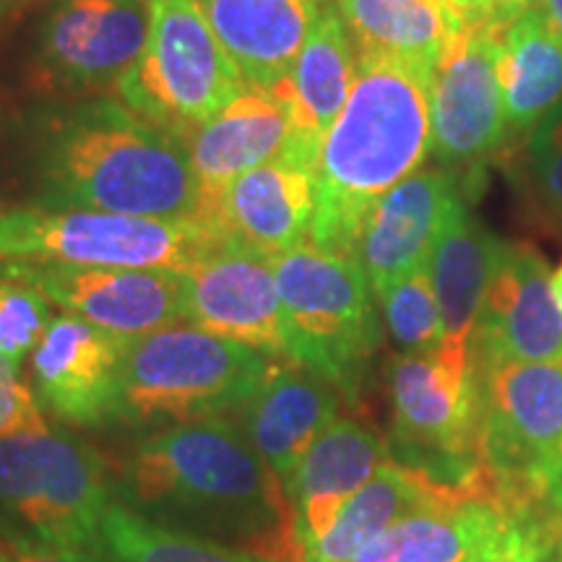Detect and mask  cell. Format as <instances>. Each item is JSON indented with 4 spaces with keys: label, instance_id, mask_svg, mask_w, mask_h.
<instances>
[{
    "label": "cell",
    "instance_id": "1",
    "mask_svg": "<svg viewBox=\"0 0 562 562\" xmlns=\"http://www.w3.org/2000/svg\"><path fill=\"white\" fill-rule=\"evenodd\" d=\"M21 144L32 206L193 222L199 195L186 144L121 97L32 104L21 117Z\"/></svg>",
    "mask_w": 562,
    "mask_h": 562
},
{
    "label": "cell",
    "instance_id": "2",
    "mask_svg": "<svg viewBox=\"0 0 562 562\" xmlns=\"http://www.w3.org/2000/svg\"><path fill=\"white\" fill-rule=\"evenodd\" d=\"M121 495L151 521L297 562L284 484L229 419L180 422L138 442L123 463Z\"/></svg>",
    "mask_w": 562,
    "mask_h": 562
},
{
    "label": "cell",
    "instance_id": "3",
    "mask_svg": "<svg viewBox=\"0 0 562 562\" xmlns=\"http://www.w3.org/2000/svg\"><path fill=\"white\" fill-rule=\"evenodd\" d=\"M430 70L357 53L349 100L321 140L315 248L357 256L370 211L430 154Z\"/></svg>",
    "mask_w": 562,
    "mask_h": 562
},
{
    "label": "cell",
    "instance_id": "4",
    "mask_svg": "<svg viewBox=\"0 0 562 562\" xmlns=\"http://www.w3.org/2000/svg\"><path fill=\"white\" fill-rule=\"evenodd\" d=\"M110 487L100 453L50 427L0 438V547L100 550Z\"/></svg>",
    "mask_w": 562,
    "mask_h": 562
},
{
    "label": "cell",
    "instance_id": "5",
    "mask_svg": "<svg viewBox=\"0 0 562 562\" xmlns=\"http://www.w3.org/2000/svg\"><path fill=\"white\" fill-rule=\"evenodd\" d=\"M273 364L263 351L175 323L128 344L117 419L180 425L240 412Z\"/></svg>",
    "mask_w": 562,
    "mask_h": 562
},
{
    "label": "cell",
    "instance_id": "6",
    "mask_svg": "<svg viewBox=\"0 0 562 562\" xmlns=\"http://www.w3.org/2000/svg\"><path fill=\"white\" fill-rule=\"evenodd\" d=\"M391 404L404 456L398 461L495 497L480 461V372L472 344L440 341L398 355L391 362Z\"/></svg>",
    "mask_w": 562,
    "mask_h": 562
},
{
    "label": "cell",
    "instance_id": "7",
    "mask_svg": "<svg viewBox=\"0 0 562 562\" xmlns=\"http://www.w3.org/2000/svg\"><path fill=\"white\" fill-rule=\"evenodd\" d=\"M480 461L503 510L544 513L562 461V362L476 364Z\"/></svg>",
    "mask_w": 562,
    "mask_h": 562
},
{
    "label": "cell",
    "instance_id": "8",
    "mask_svg": "<svg viewBox=\"0 0 562 562\" xmlns=\"http://www.w3.org/2000/svg\"><path fill=\"white\" fill-rule=\"evenodd\" d=\"M290 328V360L355 396L381 341L372 286L357 256L300 245L271 258Z\"/></svg>",
    "mask_w": 562,
    "mask_h": 562
},
{
    "label": "cell",
    "instance_id": "9",
    "mask_svg": "<svg viewBox=\"0 0 562 562\" xmlns=\"http://www.w3.org/2000/svg\"><path fill=\"white\" fill-rule=\"evenodd\" d=\"M245 87L199 0H149V37L117 97L186 144Z\"/></svg>",
    "mask_w": 562,
    "mask_h": 562
},
{
    "label": "cell",
    "instance_id": "10",
    "mask_svg": "<svg viewBox=\"0 0 562 562\" xmlns=\"http://www.w3.org/2000/svg\"><path fill=\"white\" fill-rule=\"evenodd\" d=\"M220 240L193 222L89 209L0 211V261L182 271Z\"/></svg>",
    "mask_w": 562,
    "mask_h": 562
},
{
    "label": "cell",
    "instance_id": "11",
    "mask_svg": "<svg viewBox=\"0 0 562 562\" xmlns=\"http://www.w3.org/2000/svg\"><path fill=\"white\" fill-rule=\"evenodd\" d=\"M430 154L438 167L476 170L508 138L495 66V16H467L430 83Z\"/></svg>",
    "mask_w": 562,
    "mask_h": 562
},
{
    "label": "cell",
    "instance_id": "12",
    "mask_svg": "<svg viewBox=\"0 0 562 562\" xmlns=\"http://www.w3.org/2000/svg\"><path fill=\"white\" fill-rule=\"evenodd\" d=\"M149 37V0H50L37 34V68L55 91L108 94Z\"/></svg>",
    "mask_w": 562,
    "mask_h": 562
},
{
    "label": "cell",
    "instance_id": "13",
    "mask_svg": "<svg viewBox=\"0 0 562 562\" xmlns=\"http://www.w3.org/2000/svg\"><path fill=\"white\" fill-rule=\"evenodd\" d=\"M0 277L34 286L60 311L128 341L186 323L180 271L0 261Z\"/></svg>",
    "mask_w": 562,
    "mask_h": 562
},
{
    "label": "cell",
    "instance_id": "14",
    "mask_svg": "<svg viewBox=\"0 0 562 562\" xmlns=\"http://www.w3.org/2000/svg\"><path fill=\"white\" fill-rule=\"evenodd\" d=\"M180 281L186 323L273 360H290V328L271 258L220 243L182 269Z\"/></svg>",
    "mask_w": 562,
    "mask_h": 562
},
{
    "label": "cell",
    "instance_id": "15",
    "mask_svg": "<svg viewBox=\"0 0 562 562\" xmlns=\"http://www.w3.org/2000/svg\"><path fill=\"white\" fill-rule=\"evenodd\" d=\"M552 273L529 243H501L472 334L476 364L562 362Z\"/></svg>",
    "mask_w": 562,
    "mask_h": 562
},
{
    "label": "cell",
    "instance_id": "16",
    "mask_svg": "<svg viewBox=\"0 0 562 562\" xmlns=\"http://www.w3.org/2000/svg\"><path fill=\"white\" fill-rule=\"evenodd\" d=\"M292 138V112L279 91L245 83L209 123H203L186 140L199 195L193 224L220 240L214 232L216 216L232 182L284 151Z\"/></svg>",
    "mask_w": 562,
    "mask_h": 562
},
{
    "label": "cell",
    "instance_id": "17",
    "mask_svg": "<svg viewBox=\"0 0 562 562\" xmlns=\"http://www.w3.org/2000/svg\"><path fill=\"white\" fill-rule=\"evenodd\" d=\"M128 339L76 315H58L32 351V385L40 406L79 427H100L121 414Z\"/></svg>",
    "mask_w": 562,
    "mask_h": 562
},
{
    "label": "cell",
    "instance_id": "18",
    "mask_svg": "<svg viewBox=\"0 0 562 562\" xmlns=\"http://www.w3.org/2000/svg\"><path fill=\"white\" fill-rule=\"evenodd\" d=\"M318 149L292 138L277 157L232 182L216 216V237L277 258L311 240Z\"/></svg>",
    "mask_w": 562,
    "mask_h": 562
},
{
    "label": "cell",
    "instance_id": "19",
    "mask_svg": "<svg viewBox=\"0 0 562 562\" xmlns=\"http://www.w3.org/2000/svg\"><path fill=\"white\" fill-rule=\"evenodd\" d=\"M461 199L459 172L422 167L375 203L357 243V258L375 297L430 263L435 243Z\"/></svg>",
    "mask_w": 562,
    "mask_h": 562
},
{
    "label": "cell",
    "instance_id": "20",
    "mask_svg": "<svg viewBox=\"0 0 562 562\" xmlns=\"http://www.w3.org/2000/svg\"><path fill=\"white\" fill-rule=\"evenodd\" d=\"M385 461H391L389 446L368 425L351 417H336L315 438L311 451L284 484L297 562Z\"/></svg>",
    "mask_w": 562,
    "mask_h": 562
},
{
    "label": "cell",
    "instance_id": "21",
    "mask_svg": "<svg viewBox=\"0 0 562 562\" xmlns=\"http://www.w3.org/2000/svg\"><path fill=\"white\" fill-rule=\"evenodd\" d=\"M339 393L318 372L277 362L240 409L243 435L281 484L290 482L315 438L339 417Z\"/></svg>",
    "mask_w": 562,
    "mask_h": 562
},
{
    "label": "cell",
    "instance_id": "22",
    "mask_svg": "<svg viewBox=\"0 0 562 562\" xmlns=\"http://www.w3.org/2000/svg\"><path fill=\"white\" fill-rule=\"evenodd\" d=\"M461 501L497 503L490 492L456 487L402 461H385L372 480L349 497L318 542L300 554V562H351L409 513Z\"/></svg>",
    "mask_w": 562,
    "mask_h": 562
},
{
    "label": "cell",
    "instance_id": "23",
    "mask_svg": "<svg viewBox=\"0 0 562 562\" xmlns=\"http://www.w3.org/2000/svg\"><path fill=\"white\" fill-rule=\"evenodd\" d=\"M328 0H199L245 83L273 87L290 76Z\"/></svg>",
    "mask_w": 562,
    "mask_h": 562
},
{
    "label": "cell",
    "instance_id": "24",
    "mask_svg": "<svg viewBox=\"0 0 562 562\" xmlns=\"http://www.w3.org/2000/svg\"><path fill=\"white\" fill-rule=\"evenodd\" d=\"M495 66L508 136L531 133L562 102V37L542 5L495 16Z\"/></svg>",
    "mask_w": 562,
    "mask_h": 562
},
{
    "label": "cell",
    "instance_id": "25",
    "mask_svg": "<svg viewBox=\"0 0 562 562\" xmlns=\"http://www.w3.org/2000/svg\"><path fill=\"white\" fill-rule=\"evenodd\" d=\"M357 79V47L328 0L286 79L273 83L292 112L294 138L321 151Z\"/></svg>",
    "mask_w": 562,
    "mask_h": 562
},
{
    "label": "cell",
    "instance_id": "26",
    "mask_svg": "<svg viewBox=\"0 0 562 562\" xmlns=\"http://www.w3.org/2000/svg\"><path fill=\"white\" fill-rule=\"evenodd\" d=\"M357 53L435 74L467 16L448 0H331Z\"/></svg>",
    "mask_w": 562,
    "mask_h": 562
},
{
    "label": "cell",
    "instance_id": "27",
    "mask_svg": "<svg viewBox=\"0 0 562 562\" xmlns=\"http://www.w3.org/2000/svg\"><path fill=\"white\" fill-rule=\"evenodd\" d=\"M501 243V237L492 235L469 211L467 201L456 203L427 263L440 302L442 341L472 344Z\"/></svg>",
    "mask_w": 562,
    "mask_h": 562
},
{
    "label": "cell",
    "instance_id": "28",
    "mask_svg": "<svg viewBox=\"0 0 562 562\" xmlns=\"http://www.w3.org/2000/svg\"><path fill=\"white\" fill-rule=\"evenodd\" d=\"M508 510L492 501H461L409 513L351 562H472Z\"/></svg>",
    "mask_w": 562,
    "mask_h": 562
},
{
    "label": "cell",
    "instance_id": "29",
    "mask_svg": "<svg viewBox=\"0 0 562 562\" xmlns=\"http://www.w3.org/2000/svg\"><path fill=\"white\" fill-rule=\"evenodd\" d=\"M100 550L112 562H277L245 547L151 521L125 503H110L104 510Z\"/></svg>",
    "mask_w": 562,
    "mask_h": 562
},
{
    "label": "cell",
    "instance_id": "30",
    "mask_svg": "<svg viewBox=\"0 0 562 562\" xmlns=\"http://www.w3.org/2000/svg\"><path fill=\"white\" fill-rule=\"evenodd\" d=\"M378 300L383 302V315L393 341L404 351L440 347L442 315L427 266L398 279Z\"/></svg>",
    "mask_w": 562,
    "mask_h": 562
},
{
    "label": "cell",
    "instance_id": "31",
    "mask_svg": "<svg viewBox=\"0 0 562 562\" xmlns=\"http://www.w3.org/2000/svg\"><path fill=\"white\" fill-rule=\"evenodd\" d=\"M521 165L526 193L533 206L562 227V102L533 125Z\"/></svg>",
    "mask_w": 562,
    "mask_h": 562
},
{
    "label": "cell",
    "instance_id": "32",
    "mask_svg": "<svg viewBox=\"0 0 562 562\" xmlns=\"http://www.w3.org/2000/svg\"><path fill=\"white\" fill-rule=\"evenodd\" d=\"M472 562H562V518L513 510Z\"/></svg>",
    "mask_w": 562,
    "mask_h": 562
},
{
    "label": "cell",
    "instance_id": "33",
    "mask_svg": "<svg viewBox=\"0 0 562 562\" xmlns=\"http://www.w3.org/2000/svg\"><path fill=\"white\" fill-rule=\"evenodd\" d=\"M53 321L50 300L30 284L0 277V360L19 364Z\"/></svg>",
    "mask_w": 562,
    "mask_h": 562
},
{
    "label": "cell",
    "instance_id": "34",
    "mask_svg": "<svg viewBox=\"0 0 562 562\" xmlns=\"http://www.w3.org/2000/svg\"><path fill=\"white\" fill-rule=\"evenodd\" d=\"M37 427H47L42 406L30 383L21 381L19 368H11L0 378V438Z\"/></svg>",
    "mask_w": 562,
    "mask_h": 562
},
{
    "label": "cell",
    "instance_id": "35",
    "mask_svg": "<svg viewBox=\"0 0 562 562\" xmlns=\"http://www.w3.org/2000/svg\"><path fill=\"white\" fill-rule=\"evenodd\" d=\"M0 562H112L102 550H13L0 547Z\"/></svg>",
    "mask_w": 562,
    "mask_h": 562
},
{
    "label": "cell",
    "instance_id": "36",
    "mask_svg": "<svg viewBox=\"0 0 562 562\" xmlns=\"http://www.w3.org/2000/svg\"><path fill=\"white\" fill-rule=\"evenodd\" d=\"M542 0H487V13L490 16H508V13L531 9L539 5Z\"/></svg>",
    "mask_w": 562,
    "mask_h": 562
},
{
    "label": "cell",
    "instance_id": "37",
    "mask_svg": "<svg viewBox=\"0 0 562 562\" xmlns=\"http://www.w3.org/2000/svg\"><path fill=\"white\" fill-rule=\"evenodd\" d=\"M34 3H40V0H0V30L16 21L24 11H30Z\"/></svg>",
    "mask_w": 562,
    "mask_h": 562
},
{
    "label": "cell",
    "instance_id": "38",
    "mask_svg": "<svg viewBox=\"0 0 562 562\" xmlns=\"http://www.w3.org/2000/svg\"><path fill=\"white\" fill-rule=\"evenodd\" d=\"M544 516L562 518V461H560V472H558V480H554V484H552V492H550V497H547V505H544Z\"/></svg>",
    "mask_w": 562,
    "mask_h": 562
},
{
    "label": "cell",
    "instance_id": "39",
    "mask_svg": "<svg viewBox=\"0 0 562 562\" xmlns=\"http://www.w3.org/2000/svg\"><path fill=\"white\" fill-rule=\"evenodd\" d=\"M542 11H544V16L550 19V24L554 26V32L560 34L562 37V0H542Z\"/></svg>",
    "mask_w": 562,
    "mask_h": 562
},
{
    "label": "cell",
    "instance_id": "40",
    "mask_svg": "<svg viewBox=\"0 0 562 562\" xmlns=\"http://www.w3.org/2000/svg\"><path fill=\"white\" fill-rule=\"evenodd\" d=\"M448 3L456 5L463 16H482V13H487V0H448Z\"/></svg>",
    "mask_w": 562,
    "mask_h": 562
},
{
    "label": "cell",
    "instance_id": "41",
    "mask_svg": "<svg viewBox=\"0 0 562 562\" xmlns=\"http://www.w3.org/2000/svg\"><path fill=\"white\" fill-rule=\"evenodd\" d=\"M550 284H552V297H554V305H558V311H560V315H562V263L558 266V269L552 271Z\"/></svg>",
    "mask_w": 562,
    "mask_h": 562
},
{
    "label": "cell",
    "instance_id": "42",
    "mask_svg": "<svg viewBox=\"0 0 562 562\" xmlns=\"http://www.w3.org/2000/svg\"><path fill=\"white\" fill-rule=\"evenodd\" d=\"M11 368H16V364H11V362H5V360H0V378H3L5 372H9Z\"/></svg>",
    "mask_w": 562,
    "mask_h": 562
}]
</instances>
